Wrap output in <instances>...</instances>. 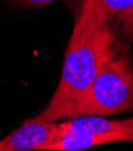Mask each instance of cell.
I'll list each match as a JSON object with an SVG mask.
<instances>
[{
  "instance_id": "5",
  "label": "cell",
  "mask_w": 133,
  "mask_h": 151,
  "mask_svg": "<svg viewBox=\"0 0 133 151\" xmlns=\"http://www.w3.org/2000/svg\"><path fill=\"white\" fill-rule=\"evenodd\" d=\"M122 142H133V129L110 133H56L37 151H81Z\"/></svg>"
},
{
  "instance_id": "1",
  "label": "cell",
  "mask_w": 133,
  "mask_h": 151,
  "mask_svg": "<svg viewBox=\"0 0 133 151\" xmlns=\"http://www.w3.org/2000/svg\"><path fill=\"white\" fill-rule=\"evenodd\" d=\"M125 50H127V45L119 40L113 22H108L90 32H72L55 92L47 107L28 120L59 121L61 113L78 100L102 68Z\"/></svg>"
},
{
  "instance_id": "8",
  "label": "cell",
  "mask_w": 133,
  "mask_h": 151,
  "mask_svg": "<svg viewBox=\"0 0 133 151\" xmlns=\"http://www.w3.org/2000/svg\"><path fill=\"white\" fill-rule=\"evenodd\" d=\"M12 1L21 5H27V6H41V5L50 4L55 1V0H12Z\"/></svg>"
},
{
  "instance_id": "6",
  "label": "cell",
  "mask_w": 133,
  "mask_h": 151,
  "mask_svg": "<svg viewBox=\"0 0 133 151\" xmlns=\"http://www.w3.org/2000/svg\"><path fill=\"white\" fill-rule=\"evenodd\" d=\"M133 129V116L109 119L107 116L85 115L58 121V133H110Z\"/></svg>"
},
{
  "instance_id": "3",
  "label": "cell",
  "mask_w": 133,
  "mask_h": 151,
  "mask_svg": "<svg viewBox=\"0 0 133 151\" xmlns=\"http://www.w3.org/2000/svg\"><path fill=\"white\" fill-rule=\"evenodd\" d=\"M58 133L56 122L27 120L22 126L0 139V151H37Z\"/></svg>"
},
{
  "instance_id": "4",
  "label": "cell",
  "mask_w": 133,
  "mask_h": 151,
  "mask_svg": "<svg viewBox=\"0 0 133 151\" xmlns=\"http://www.w3.org/2000/svg\"><path fill=\"white\" fill-rule=\"evenodd\" d=\"M132 7L133 0H85L72 32L93 31Z\"/></svg>"
},
{
  "instance_id": "7",
  "label": "cell",
  "mask_w": 133,
  "mask_h": 151,
  "mask_svg": "<svg viewBox=\"0 0 133 151\" xmlns=\"http://www.w3.org/2000/svg\"><path fill=\"white\" fill-rule=\"evenodd\" d=\"M113 24L121 42L126 45L133 42V7L116 16Z\"/></svg>"
},
{
  "instance_id": "2",
  "label": "cell",
  "mask_w": 133,
  "mask_h": 151,
  "mask_svg": "<svg viewBox=\"0 0 133 151\" xmlns=\"http://www.w3.org/2000/svg\"><path fill=\"white\" fill-rule=\"evenodd\" d=\"M133 110V65L128 50L107 64L88 89L68 106L59 121L85 115L110 116Z\"/></svg>"
}]
</instances>
